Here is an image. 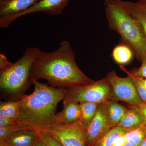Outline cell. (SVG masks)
<instances>
[{
	"label": "cell",
	"instance_id": "obj_23",
	"mask_svg": "<svg viewBox=\"0 0 146 146\" xmlns=\"http://www.w3.org/2000/svg\"><path fill=\"white\" fill-rule=\"evenodd\" d=\"M146 136V128L140 134L127 142L124 146H139Z\"/></svg>",
	"mask_w": 146,
	"mask_h": 146
},
{
	"label": "cell",
	"instance_id": "obj_19",
	"mask_svg": "<svg viewBox=\"0 0 146 146\" xmlns=\"http://www.w3.org/2000/svg\"><path fill=\"white\" fill-rule=\"evenodd\" d=\"M20 101H7L0 102V117L18 119L20 115Z\"/></svg>",
	"mask_w": 146,
	"mask_h": 146
},
{
	"label": "cell",
	"instance_id": "obj_1",
	"mask_svg": "<svg viewBox=\"0 0 146 146\" xmlns=\"http://www.w3.org/2000/svg\"><path fill=\"white\" fill-rule=\"evenodd\" d=\"M31 79L46 80L54 87L69 89L92 83L94 80L80 70L76 62L75 53L68 41L59 44L51 52L41 51L31 70Z\"/></svg>",
	"mask_w": 146,
	"mask_h": 146
},
{
	"label": "cell",
	"instance_id": "obj_26",
	"mask_svg": "<svg viewBox=\"0 0 146 146\" xmlns=\"http://www.w3.org/2000/svg\"><path fill=\"white\" fill-rule=\"evenodd\" d=\"M7 58L3 54H0V70L7 68L12 64Z\"/></svg>",
	"mask_w": 146,
	"mask_h": 146
},
{
	"label": "cell",
	"instance_id": "obj_30",
	"mask_svg": "<svg viewBox=\"0 0 146 146\" xmlns=\"http://www.w3.org/2000/svg\"><path fill=\"white\" fill-rule=\"evenodd\" d=\"M137 2L140 3L146 11V0H138Z\"/></svg>",
	"mask_w": 146,
	"mask_h": 146
},
{
	"label": "cell",
	"instance_id": "obj_10",
	"mask_svg": "<svg viewBox=\"0 0 146 146\" xmlns=\"http://www.w3.org/2000/svg\"><path fill=\"white\" fill-rule=\"evenodd\" d=\"M39 138L38 129L29 128L14 132L3 141L9 146H33Z\"/></svg>",
	"mask_w": 146,
	"mask_h": 146
},
{
	"label": "cell",
	"instance_id": "obj_14",
	"mask_svg": "<svg viewBox=\"0 0 146 146\" xmlns=\"http://www.w3.org/2000/svg\"><path fill=\"white\" fill-rule=\"evenodd\" d=\"M122 4L128 13L137 22L146 37V11L138 2L121 0Z\"/></svg>",
	"mask_w": 146,
	"mask_h": 146
},
{
	"label": "cell",
	"instance_id": "obj_16",
	"mask_svg": "<svg viewBox=\"0 0 146 146\" xmlns=\"http://www.w3.org/2000/svg\"><path fill=\"white\" fill-rule=\"evenodd\" d=\"M99 104L84 102L80 104V116L79 123L84 129L87 128L94 119Z\"/></svg>",
	"mask_w": 146,
	"mask_h": 146
},
{
	"label": "cell",
	"instance_id": "obj_2",
	"mask_svg": "<svg viewBox=\"0 0 146 146\" xmlns=\"http://www.w3.org/2000/svg\"><path fill=\"white\" fill-rule=\"evenodd\" d=\"M31 79L34 91L29 95H24L19 100V123L39 129L58 123L56 108L58 103L64 100L67 89Z\"/></svg>",
	"mask_w": 146,
	"mask_h": 146
},
{
	"label": "cell",
	"instance_id": "obj_27",
	"mask_svg": "<svg viewBox=\"0 0 146 146\" xmlns=\"http://www.w3.org/2000/svg\"><path fill=\"white\" fill-rule=\"evenodd\" d=\"M126 143L124 134L118 137L114 141L112 146H124Z\"/></svg>",
	"mask_w": 146,
	"mask_h": 146
},
{
	"label": "cell",
	"instance_id": "obj_18",
	"mask_svg": "<svg viewBox=\"0 0 146 146\" xmlns=\"http://www.w3.org/2000/svg\"><path fill=\"white\" fill-rule=\"evenodd\" d=\"M129 131L118 126L114 127L98 139L92 146H112L114 141L119 136Z\"/></svg>",
	"mask_w": 146,
	"mask_h": 146
},
{
	"label": "cell",
	"instance_id": "obj_6",
	"mask_svg": "<svg viewBox=\"0 0 146 146\" xmlns=\"http://www.w3.org/2000/svg\"><path fill=\"white\" fill-rule=\"evenodd\" d=\"M112 87L111 100L125 102L131 107H138L143 103L133 80L129 76L122 78L115 71L110 72L106 77Z\"/></svg>",
	"mask_w": 146,
	"mask_h": 146
},
{
	"label": "cell",
	"instance_id": "obj_31",
	"mask_svg": "<svg viewBox=\"0 0 146 146\" xmlns=\"http://www.w3.org/2000/svg\"><path fill=\"white\" fill-rule=\"evenodd\" d=\"M139 146H146V136Z\"/></svg>",
	"mask_w": 146,
	"mask_h": 146
},
{
	"label": "cell",
	"instance_id": "obj_32",
	"mask_svg": "<svg viewBox=\"0 0 146 146\" xmlns=\"http://www.w3.org/2000/svg\"><path fill=\"white\" fill-rule=\"evenodd\" d=\"M0 146H9L7 144L5 141H0Z\"/></svg>",
	"mask_w": 146,
	"mask_h": 146
},
{
	"label": "cell",
	"instance_id": "obj_17",
	"mask_svg": "<svg viewBox=\"0 0 146 146\" xmlns=\"http://www.w3.org/2000/svg\"><path fill=\"white\" fill-rule=\"evenodd\" d=\"M133 56L134 53L130 47L123 43L116 46L112 51L113 59L116 63L121 65L129 63Z\"/></svg>",
	"mask_w": 146,
	"mask_h": 146
},
{
	"label": "cell",
	"instance_id": "obj_28",
	"mask_svg": "<svg viewBox=\"0 0 146 146\" xmlns=\"http://www.w3.org/2000/svg\"><path fill=\"white\" fill-rule=\"evenodd\" d=\"M135 107H136L138 111L142 114L146 124V103L143 102V103L140 106Z\"/></svg>",
	"mask_w": 146,
	"mask_h": 146
},
{
	"label": "cell",
	"instance_id": "obj_20",
	"mask_svg": "<svg viewBox=\"0 0 146 146\" xmlns=\"http://www.w3.org/2000/svg\"><path fill=\"white\" fill-rule=\"evenodd\" d=\"M120 68L122 71L125 72L133 80L139 97L143 102L146 103V87L144 85L141 78L134 76L131 72L126 70L123 65H121Z\"/></svg>",
	"mask_w": 146,
	"mask_h": 146
},
{
	"label": "cell",
	"instance_id": "obj_7",
	"mask_svg": "<svg viewBox=\"0 0 146 146\" xmlns=\"http://www.w3.org/2000/svg\"><path fill=\"white\" fill-rule=\"evenodd\" d=\"M40 130L46 132L63 146H86L85 129L79 123L70 125L56 123Z\"/></svg>",
	"mask_w": 146,
	"mask_h": 146
},
{
	"label": "cell",
	"instance_id": "obj_13",
	"mask_svg": "<svg viewBox=\"0 0 146 146\" xmlns=\"http://www.w3.org/2000/svg\"><path fill=\"white\" fill-rule=\"evenodd\" d=\"M103 105L110 125L112 127L117 126L127 109L112 100H109L103 103Z\"/></svg>",
	"mask_w": 146,
	"mask_h": 146
},
{
	"label": "cell",
	"instance_id": "obj_22",
	"mask_svg": "<svg viewBox=\"0 0 146 146\" xmlns=\"http://www.w3.org/2000/svg\"><path fill=\"white\" fill-rule=\"evenodd\" d=\"M39 130V137L40 139L44 142L48 146H63L59 141L42 130Z\"/></svg>",
	"mask_w": 146,
	"mask_h": 146
},
{
	"label": "cell",
	"instance_id": "obj_15",
	"mask_svg": "<svg viewBox=\"0 0 146 146\" xmlns=\"http://www.w3.org/2000/svg\"><path fill=\"white\" fill-rule=\"evenodd\" d=\"M145 124V122L141 112L136 107H131L130 109L127 110L117 126L130 130Z\"/></svg>",
	"mask_w": 146,
	"mask_h": 146
},
{
	"label": "cell",
	"instance_id": "obj_8",
	"mask_svg": "<svg viewBox=\"0 0 146 146\" xmlns=\"http://www.w3.org/2000/svg\"><path fill=\"white\" fill-rule=\"evenodd\" d=\"M70 0H41L23 12L0 18V27L6 28L13 21L30 13L42 12L53 15H60Z\"/></svg>",
	"mask_w": 146,
	"mask_h": 146
},
{
	"label": "cell",
	"instance_id": "obj_29",
	"mask_svg": "<svg viewBox=\"0 0 146 146\" xmlns=\"http://www.w3.org/2000/svg\"><path fill=\"white\" fill-rule=\"evenodd\" d=\"M33 146H48L46 145L44 142H43L42 140L39 138V139L34 144Z\"/></svg>",
	"mask_w": 146,
	"mask_h": 146
},
{
	"label": "cell",
	"instance_id": "obj_3",
	"mask_svg": "<svg viewBox=\"0 0 146 146\" xmlns=\"http://www.w3.org/2000/svg\"><path fill=\"white\" fill-rule=\"evenodd\" d=\"M109 28L119 35L140 62L146 60V37L137 22L123 6L121 0H103Z\"/></svg>",
	"mask_w": 146,
	"mask_h": 146
},
{
	"label": "cell",
	"instance_id": "obj_5",
	"mask_svg": "<svg viewBox=\"0 0 146 146\" xmlns=\"http://www.w3.org/2000/svg\"><path fill=\"white\" fill-rule=\"evenodd\" d=\"M64 100L78 103L93 102L101 104L111 99L112 89L105 78L89 84L67 89Z\"/></svg>",
	"mask_w": 146,
	"mask_h": 146
},
{
	"label": "cell",
	"instance_id": "obj_11",
	"mask_svg": "<svg viewBox=\"0 0 146 146\" xmlns=\"http://www.w3.org/2000/svg\"><path fill=\"white\" fill-rule=\"evenodd\" d=\"M80 116V104L65 100H63V110L56 115L57 123L64 125L79 123Z\"/></svg>",
	"mask_w": 146,
	"mask_h": 146
},
{
	"label": "cell",
	"instance_id": "obj_21",
	"mask_svg": "<svg viewBox=\"0 0 146 146\" xmlns=\"http://www.w3.org/2000/svg\"><path fill=\"white\" fill-rule=\"evenodd\" d=\"M29 128H35L21 123L4 127H0V141H3L7 136L14 132L19 130H22V129Z\"/></svg>",
	"mask_w": 146,
	"mask_h": 146
},
{
	"label": "cell",
	"instance_id": "obj_33",
	"mask_svg": "<svg viewBox=\"0 0 146 146\" xmlns=\"http://www.w3.org/2000/svg\"><path fill=\"white\" fill-rule=\"evenodd\" d=\"M141 78V80H142L144 85L146 87V78Z\"/></svg>",
	"mask_w": 146,
	"mask_h": 146
},
{
	"label": "cell",
	"instance_id": "obj_4",
	"mask_svg": "<svg viewBox=\"0 0 146 146\" xmlns=\"http://www.w3.org/2000/svg\"><path fill=\"white\" fill-rule=\"evenodd\" d=\"M41 50L27 48L21 58L7 68L0 70L1 96L7 101H18L33 84L31 70Z\"/></svg>",
	"mask_w": 146,
	"mask_h": 146
},
{
	"label": "cell",
	"instance_id": "obj_12",
	"mask_svg": "<svg viewBox=\"0 0 146 146\" xmlns=\"http://www.w3.org/2000/svg\"><path fill=\"white\" fill-rule=\"evenodd\" d=\"M41 0H0V18L25 11Z\"/></svg>",
	"mask_w": 146,
	"mask_h": 146
},
{
	"label": "cell",
	"instance_id": "obj_24",
	"mask_svg": "<svg viewBox=\"0 0 146 146\" xmlns=\"http://www.w3.org/2000/svg\"><path fill=\"white\" fill-rule=\"evenodd\" d=\"M20 123L18 119L0 117V127Z\"/></svg>",
	"mask_w": 146,
	"mask_h": 146
},
{
	"label": "cell",
	"instance_id": "obj_25",
	"mask_svg": "<svg viewBox=\"0 0 146 146\" xmlns=\"http://www.w3.org/2000/svg\"><path fill=\"white\" fill-rule=\"evenodd\" d=\"M131 72L137 77L146 78V60H143L141 62L140 68Z\"/></svg>",
	"mask_w": 146,
	"mask_h": 146
},
{
	"label": "cell",
	"instance_id": "obj_9",
	"mask_svg": "<svg viewBox=\"0 0 146 146\" xmlns=\"http://www.w3.org/2000/svg\"><path fill=\"white\" fill-rule=\"evenodd\" d=\"M112 128L108 121L103 103L100 104L94 119L85 129L86 146H93L98 139Z\"/></svg>",
	"mask_w": 146,
	"mask_h": 146
}]
</instances>
